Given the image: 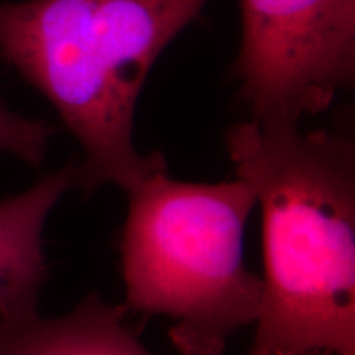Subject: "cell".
Wrapping results in <instances>:
<instances>
[{"mask_svg": "<svg viewBox=\"0 0 355 355\" xmlns=\"http://www.w3.org/2000/svg\"><path fill=\"white\" fill-rule=\"evenodd\" d=\"M234 74L261 125H300L355 79V0H241Z\"/></svg>", "mask_w": 355, "mask_h": 355, "instance_id": "obj_4", "label": "cell"}, {"mask_svg": "<svg viewBox=\"0 0 355 355\" xmlns=\"http://www.w3.org/2000/svg\"><path fill=\"white\" fill-rule=\"evenodd\" d=\"M308 355H337V354H332V352H314V354H308Z\"/></svg>", "mask_w": 355, "mask_h": 355, "instance_id": "obj_8", "label": "cell"}, {"mask_svg": "<svg viewBox=\"0 0 355 355\" xmlns=\"http://www.w3.org/2000/svg\"><path fill=\"white\" fill-rule=\"evenodd\" d=\"M56 128L51 123L13 112L0 99V152L40 166Z\"/></svg>", "mask_w": 355, "mask_h": 355, "instance_id": "obj_7", "label": "cell"}, {"mask_svg": "<svg viewBox=\"0 0 355 355\" xmlns=\"http://www.w3.org/2000/svg\"><path fill=\"white\" fill-rule=\"evenodd\" d=\"M209 0H20L0 3V58L53 105L81 145L76 188L132 189L166 168L140 153L133 119L163 50Z\"/></svg>", "mask_w": 355, "mask_h": 355, "instance_id": "obj_2", "label": "cell"}, {"mask_svg": "<svg viewBox=\"0 0 355 355\" xmlns=\"http://www.w3.org/2000/svg\"><path fill=\"white\" fill-rule=\"evenodd\" d=\"M78 163H68L32 188L0 201V316L38 313L48 279L43 230L53 207L76 188Z\"/></svg>", "mask_w": 355, "mask_h": 355, "instance_id": "obj_5", "label": "cell"}, {"mask_svg": "<svg viewBox=\"0 0 355 355\" xmlns=\"http://www.w3.org/2000/svg\"><path fill=\"white\" fill-rule=\"evenodd\" d=\"M123 304L89 293L68 314L0 316V355H155L127 324Z\"/></svg>", "mask_w": 355, "mask_h": 355, "instance_id": "obj_6", "label": "cell"}, {"mask_svg": "<svg viewBox=\"0 0 355 355\" xmlns=\"http://www.w3.org/2000/svg\"><path fill=\"white\" fill-rule=\"evenodd\" d=\"M125 193V309L165 316L181 355H224L230 337L260 314L263 282L245 263L254 191L241 178L186 183L162 168Z\"/></svg>", "mask_w": 355, "mask_h": 355, "instance_id": "obj_3", "label": "cell"}, {"mask_svg": "<svg viewBox=\"0 0 355 355\" xmlns=\"http://www.w3.org/2000/svg\"><path fill=\"white\" fill-rule=\"evenodd\" d=\"M235 175L255 194L263 295L248 355H355V148L339 130L235 123Z\"/></svg>", "mask_w": 355, "mask_h": 355, "instance_id": "obj_1", "label": "cell"}]
</instances>
